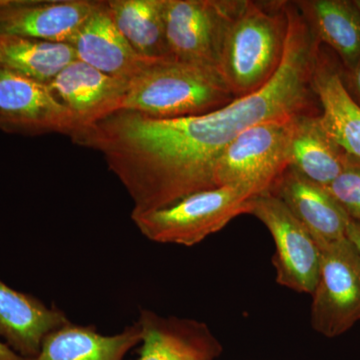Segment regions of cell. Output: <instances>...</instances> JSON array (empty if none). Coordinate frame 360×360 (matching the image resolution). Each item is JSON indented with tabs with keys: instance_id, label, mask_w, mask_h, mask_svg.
<instances>
[{
	"instance_id": "cell-1",
	"label": "cell",
	"mask_w": 360,
	"mask_h": 360,
	"mask_svg": "<svg viewBox=\"0 0 360 360\" xmlns=\"http://www.w3.org/2000/svg\"><path fill=\"white\" fill-rule=\"evenodd\" d=\"M285 51L278 70L262 89L201 115L158 120L120 110L82 129L77 143L99 151L134 201V212L174 205L214 188L213 167L246 129L314 110L312 77L321 53L307 21L288 4Z\"/></svg>"
},
{
	"instance_id": "cell-2",
	"label": "cell",
	"mask_w": 360,
	"mask_h": 360,
	"mask_svg": "<svg viewBox=\"0 0 360 360\" xmlns=\"http://www.w3.org/2000/svg\"><path fill=\"white\" fill-rule=\"evenodd\" d=\"M288 1L243 0L222 45L219 72L236 98L276 75L288 39Z\"/></svg>"
},
{
	"instance_id": "cell-3",
	"label": "cell",
	"mask_w": 360,
	"mask_h": 360,
	"mask_svg": "<svg viewBox=\"0 0 360 360\" xmlns=\"http://www.w3.org/2000/svg\"><path fill=\"white\" fill-rule=\"evenodd\" d=\"M233 99L219 71L160 59L148 60L130 80L122 110L170 120L205 115Z\"/></svg>"
},
{
	"instance_id": "cell-4",
	"label": "cell",
	"mask_w": 360,
	"mask_h": 360,
	"mask_svg": "<svg viewBox=\"0 0 360 360\" xmlns=\"http://www.w3.org/2000/svg\"><path fill=\"white\" fill-rule=\"evenodd\" d=\"M259 193L250 187L225 186L191 194L151 212H131L142 236L158 243L193 246L224 229L236 217L250 214Z\"/></svg>"
},
{
	"instance_id": "cell-5",
	"label": "cell",
	"mask_w": 360,
	"mask_h": 360,
	"mask_svg": "<svg viewBox=\"0 0 360 360\" xmlns=\"http://www.w3.org/2000/svg\"><path fill=\"white\" fill-rule=\"evenodd\" d=\"M296 117L258 123L238 135L215 161L214 186H241L259 194L269 193L290 167V137Z\"/></svg>"
},
{
	"instance_id": "cell-6",
	"label": "cell",
	"mask_w": 360,
	"mask_h": 360,
	"mask_svg": "<svg viewBox=\"0 0 360 360\" xmlns=\"http://www.w3.org/2000/svg\"><path fill=\"white\" fill-rule=\"evenodd\" d=\"M243 0H163L172 58L219 71L225 35Z\"/></svg>"
},
{
	"instance_id": "cell-7",
	"label": "cell",
	"mask_w": 360,
	"mask_h": 360,
	"mask_svg": "<svg viewBox=\"0 0 360 360\" xmlns=\"http://www.w3.org/2000/svg\"><path fill=\"white\" fill-rule=\"evenodd\" d=\"M319 281L312 292L310 323L333 338L360 321V257L347 238L319 246Z\"/></svg>"
},
{
	"instance_id": "cell-8",
	"label": "cell",
	"mask_w": 360,
	"mask_h": 360,
	"mask_svg": "<svg viewBox=\"0 0 360 360\" xmlns=\"http://www.w3.org/2000/svg\"><path fill=\"white\" fill-rule=\"evenodd\" d=\"M250 214L266 226L276 245L272 264L284 288L312 295L319 281L321 250L316 241L285 205L270 193L257 195Z\"/></svg>"
},
{
	"instance_id": "cell-9",
	"label": "cell",
	"mask_w": 360,
	"mask_h": 360,
	"mask_svg": "<svg viewBox=\"0 0 360 360\" xmlns=\"http://www.w3.org/2000/svg\"><path fill=\"white\" fill-rule=\"evenodd\" d=\"M75 120L49 85L0 70V130L39 135L75 131Z\"/></svg>"
},
{
	"instance_id": "cell-10",
	"label": "cell",
	"mask_w": 360,
	"mask_h": 360,
	"mask_svg": "<svg viewBox=\"0 0 360 360\" xmlns=\"http://www.w3.org/2000/svg\"><path fill=\"white\" fill-rule=\"evenodd\" d=\"M98 1L0 0V34L70 44Z\"/></svg>"
},
{
	"instance_id": "cell-11",
	"label": "cell",
	"mask_w": 360,
	"mask_h": 360,
	"mask_svg": "<svg viewBox=\"0 0 360 360\" xmlns=\"http://www.w3.org/2000/svg\"><path fill=\"white\" fill-rule=\"evenodd\" d=\"M129 85V80L75 60L58 73L49 87L70 110L77 132L122 110Z\"/></svg>"
},
{
	"instance_id": "cell-12",
	"label": "cell",
	"mask_w": 360,
	"mask_h": 360,
	"mask_svg": "<svg viewBox=\"0 0 360 360\" xmlns=\"http://www.w3.org/2000/svg\"><path fill=\"white\" fill-rule=\"evenodd\" d=\"M141 347L136 360H217L221 343L205 322L141 309Z\"/></svg>"
},
{
	"instance_id": "cell-13",
	"label": "cell",
	"mask_w": 360,
	"mask_h": 360,
	"mask_svg": "<svg viewBox=\"0 0 360 360\" xmlns=\"http://www.w3.org/2000/svg\"><path fill=\"white\" fill-rule=\"evenodd\" d=\"M68 45L75 49L77 60L129 82L148 61L134 51L120 32L108 1H98Z\"/></svg>"
},
{
	"instance_id": "cell-14",
	"label": "cell",
	"mask_w": 360,
	"mask_h": 360,
	"mask_svg": "<svg viewBox=\"0 0 360 360\" xmlns=\"http://www.w3.org/2000/svg\"><path fill=\"white\" fill-rule=\"evenodd\" d=\"M269 193L283 201L319 246L347 238L349 219L326 187L288 167Z\"/></svg>"
},
{
	"instance_id": "cell-15",
	"label": "cell",
	"mask_w": 360,
	"mask_h": 360,
	"mask_svg": "<svg viewBox=\"0 0 360 360\" xmlns=\"http://www.w3.org/2000/svg\"><path fill=\"white\" fill-rule=\"evenodd\" d=\"M70 322L58 307L0 281V338L23 359L37 356L46 336Z\"/></svg>"
},
{
	"instance_id": "cell-16",
	"label": "cell",
	"mask_w": 360,
	"mask_h": 360,
	"mask_svg": "<svg viewBox=\"0 0 360 360\" xmlns=\"http://www.w3.org/2000/svg\"><path fill=\"white\" fill-rule=\"evenodd\" d=\"M312 89L319 105V122L343 151L360 160V106L348 94L342 66L319 53L312 77Z\"/></svg>"
},
{
	"instance_id": "cell-17",
	"label": "cell",
	"mask_w": 360,
	"mask_h": 360,
	"mask_svg": "<svg viewBox=\"0 0 360 360\" xmlns=\"http://www.w3.org/2000/svg\"><path fill=\"white\" fill-rule=\"evenodd\" d=\"M141 340L137 321L115 335H101L92 324L70 322L46 336L37 356L23 360H123Z\"/></svg>"
},
{
	"instance_id": "cell-18",
	"label": "cell",
	"mask_w": 360,
	"mask_h": 360,
	"mask_svg": "<svg viewBox=\"0 0 360 360\" xmlns=\"http://www.w3.org/2000/svg\"><path fill=\"white\" fill-rule=\"evenodd\" d=\"M352 156L335 143L319 122V115L297 116L290 143V167L305 179L328 187L342 172Z\"/></svg>"
},
{
	"instance_id": "cell-19",
	"label": "cell",
	"mask_w": 360,
	"mask_h": 360,
	"mask_svg": "<svg viewBox=\"0 0 360 360\" xmlns=\"http://www.w3.org/2000/svg\"><path fill=\"white\" fill-rule=\"evenodd\" d=\"M315 39L340 58L343 70L360 60V11L349 0H302L295 2Z\"/></svg>"
},
{
	"instance_id": "cell-20",
	"label": "cell",
	"mask_w": 360,
	"mask_h": 360,
	"mask_svg": "<svg viewBox=\"0 0 360 360\" xmlns=\"http://www.w3.org/2000/svg\"><path fill=\"white\" fill-rule=\"evenodd\" d=\"M120 32L141 58L174 59L165 35L163 0H108Z\"/></svg>"
},
{
	"instance_id": "cell-21",
	"label": "cell",
	"mask_w": 360,
	"mask_h": 360,
	"mask_svg": "<svg viewBox=\"0 0 360 360\" xmlns=\"http://www.w3.org/2000/svg\"><path fill=\"white\" fill-rule=\"evenodd\" d=\"M75 60L70 45L0 34L1 71L49 85Z\"/></svg>"
},
{
	"instance_id": "cell-22",
	"label": "cell",
	"mask_w": 360,
	"mask_h": 360,
	"mask_svg": "<svg viewBox=\"0 0 360 360\" xmlns=\"http://www.w3.org/2000/svg\"><path fill=\"white\" fill-rule=\"evenodd\" d=\"M326 188L348 219L360 225V160L352 156L342 172Z\"/></svg>"
},
{
	"instance_id": "cell-23",
	"label": "cell",
	"mask_w": 360,
	"mask_h": 360,
	"mask_svg": "<svg viewBox=\"0 0 360 360\" xmlns=\"http://www.w3.org/2000/svg\"><path fill=\"white\" fill-rule=\"evenodd\" d=\"M342 78L348 94L360 106V60L352 70L345 71L342 68Z\"/></svg>"
},
{
	"instance_id": "cell-24",
	"label": "cell",
	"mask_w": 360,
	"mask_h": 360,
	"mask_svg": "<svg viewBox=\"0 0 360 360\" xmlns=\"http://www.w3.org/2000/svg\"><path fill=\"white\" fill-rule=\"evenodd\" d=\"M347 236L356 248L360 257V225L349 219L347 224Z\"/></svg>"
},
{
	"instance_id": "cell-25",
	"label": "cell",
	"mask_w": 360,
	"mask_h": 360,
	"mask_svg": "<svg viewBox=\"0 0 360 360\" xmlns=\"http://www.w3.org/2000/svg\"><path fill=\"white\" fill-rule=\"evenodd\" d=\"M0 360H23V357L14 352L4 341L0 340Z\"/></svg>"
},
{
	"instance_id": "cell-26",
	"label": "cell",
	"mask_w": 360,
	"mask_h": 360,
	"mask_svg": "<svg viewBox=\"0 0 360 360\" xmlns=\"http://www.w3.org/2000/svg\"><path fill=\"white\" fill-rule=\"evenodd\" d=\"M355 6H357V8L359 9L360 11V0H354Z\"/></svg>"
}]
</instances>
